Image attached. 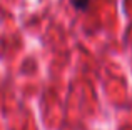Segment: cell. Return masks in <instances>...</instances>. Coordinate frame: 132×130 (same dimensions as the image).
Here are the masks:
<instances>
[{
    "instance_id": "6da1fadb",
    "label": "cell",
    "mask_w": 132,
    "mask_h": 130,
    "mask_svg": "<svg viewBox=\"0 0 132 130\" xmlns=\"http://www.w3.org/2000/svg\"><path fill=\"white\" fill-rule=\"evenodd\" d=\"M72 7L79 12H85V10L90 7V0H70Z\"/></svg>"
}]
</instances>
